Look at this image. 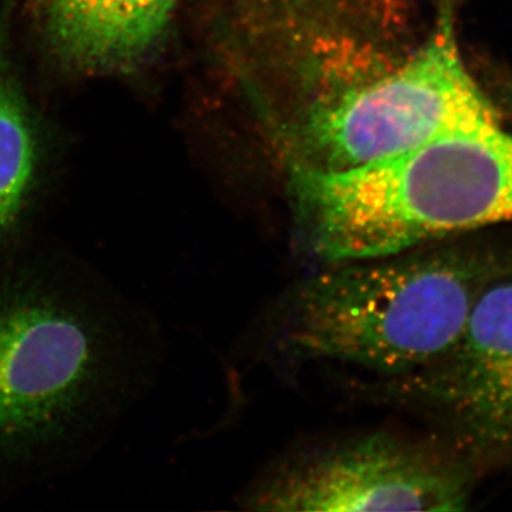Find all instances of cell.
Listing matches in <instances>:
<instances>
[{
	"instance_id": "cell-1",
	"label": "cell",
	"mask_w": 512,
	"mask_h": 512,
	"mask_svg": "<svg viewBox=\"0 0 512 512\" xmlns=\"http://www.w3.org/2000/svg\"><path fill=\"white\" fill-rule=\"evenodd\" d=\"M309 254L329 265L402 254L512 222V133L488 121L348 168L292 180Z\"/></svg>"
},
{
	"instance_id": "cell-2",
	"label": "cell",
	"mask_w": 512,
	"mask_h": 512,
	"mask_svg": "<svg viewBox=\"0 0 512 512\" xmlns=\"http://www.w3.org/2000/svg\"><path fill=\"white\" fill-rule=\"evenodd\" d=\"M512 275L510 245L433 242L402 254L329 265L289 296L279 345L301 359L406 375L456 343L493 282Z\"/></svg>"
},
{
	"instance_id": "cell-3",
	"label": "cell",
	"mask_w": 512,
	"mask_h": 512,
	"mask_svg": "<svg viewBox=\"0 0 512 512\" xmlns=\"http://www.w3.org/2000/svg\"><path fill=\"white\" fill-rule=\"evenodd\" d=\"M119 365L114 323L86 296L42 272L0 276V473L80 433Z\"/></svg>"
},
{
	"instance_id": "cell-4",
	"label": "cell",
	"mask_w": 512,
	"mask_h": 512,
	"mask_svg": "<svg viewBox=\"0 0 512 512\" xmlns=\"http://www.w3.org/2000/svg\"><path fill=\"white\" fill-rule=\"evenodd\" d=\"M473 468L443 444L369 434L286 461L247 497L276 512L461 511Z\"/></svg>"
},
{
	"instance_id": "cell-5",
	"label": "cell",
	"mask_w": 512,
	"mask_h": 512,
	"mask_svg": "<svg viewBox=\"0 0 512 512\" xmlns=\"http://www.w3.org/2000/svg\"><path fill=\"white\" fill-rule=\"evenodd\" d=\"M500 119L468 72L453 22L403 66L346 94L315 123L328 165L348 168L396 156L474 121Z\"/></svg>"
},
{
	"instance_id": "cell-6",
	"label": "cell",
	"mask_w": 512,
	"mask_h": 512,
	"mask_svg": "<svg viewBox=\"0 0 512 512\" xmlns=\"http://www.w3.org/2000/svg\"><path fill=\"white\" fill-rule=\"evenodd\" d=\"M379 386L382 399L433 420L474 473L512 463V275L481 293L444 355Z\"/></svg>"
},
{
	"instance_id": "cell-7",
	"label": "cell",
	"mask_w": 512,
	"mask_h": 512,
	"mask_svg": "<svg viewBox=\"0 0 512 512\" xmlns=\"http://www.w3.org/2000/svg\"><path fill=\"white\" fill-rule=\"evenodd\" d=\"M178 0H50L47 33L64 62L126 72L157 45Z\"/></svg>"
},
{
	"instance_id": "cell-8",
	"label": "cell",
	"mask_w": 512,
	"mask_h": 512,
	"mask_svg": "<svg viewBox=\"0 0 512 512\" xmlns=\"http://www.w3.org/2000/svg\"><path fill=\"white\" fill-rule=\"evenodd\" d=\"M36 138L19 90L0 74V245L16 228L36 174Z\"/></svg>"
}]
</instances>
